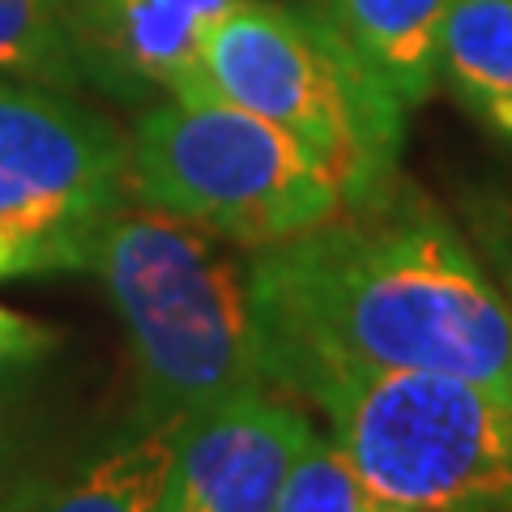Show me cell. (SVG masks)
Listing matches in <instances>:
<instances>
[{"label":"cell","mask_w":512,"mask_h":512,"mask_svg":"<svg viewBox=\"0 0 512 512\" xmlns=\"http://www.w3.org/2000/svg\"><path fill=\"white\" fill-rule=\"evenodd\" d=\"M269 389L295 402L329 380L448 372L512 402V312L474 239L410 180L248 252Z\"/></svg>","instance_id":"1"},{"label":"cell","mask_w":512,"mask_h":512,"mask_svg":"<svg viewBox=\"0 0 512 512\" xmlns=\"http://www.w3.org/2000/svg\"><path fill=\"white\" fill-rule=\"evenodd\" d=\"M90 274L128 338L137 376L128 427L180 431L239 393L269 389L244 248L128 201L94 235Z\"/></svg>","instance_id":"2"},{"label":"cell","mask_w":512,"mask_h":512,"mask_svg":"<svg viewBox=\"0 0 512 512\" xmlns=\"http://www.w3.org/2000/svg\"><path fill=\"white\" fill-rule=\"evenodd\" d=\"M197 90L308 146L338 175L346 205L376 197L402 175L397 158L410 111L350 56L308 0H235L205 35Z\"/></svg>","instance_id":"3"},{"label":"cell","mask_w":512,"mask_h":512,"mask_svg":"<svg viewBox=\"0 0 512 512\" xmlns=\"http://www.w3.org/2000/svg\"><path fill=\"white\" fill-rule=\"evenodd\" d=\"M128 201L256 252L346 210V192L291 133L210 90L163 94L128 133Z\"/></svg>","instance_id":"4"},{"label":"cell","mask_w":512,"mask_h":512,"mask_svg":"<svg viewBox=\"0 0 512 512\" xmlns=\"http://www.w3.org/2000/svg\"><path fill=\"white\" fill-rule=\"evenodd\" d=\"M380 500L406 512H512V402L448 372H372L308 397Z\"/></svg>","instance_id":"5"},{"label":"cell","mask_w":512,"mask_h":512,"mask_svg":"<svg viewBox=\"0 0 512 512\" xmlns=\"http://www.w3.org/2000/svg\"><path fill=\"white\" fill-rule=\"evenodd\" d=\"M128 205V133L43 82H0V222L99 231Z\"/></svg>","instance_id":"6"},{"label":"cell","mask_w":512,"mask_h":512,"mask_svg":"<svg viewBox=\"0 0 512 512\" xmlns=\"http://www.w3.org/2000/svg\"><path fill=\"white\" fill-rule=\"evenodd\" d=\"M312 431L282 389H248L197 414L175 431L158 512H274Z\"/></svg>","instance_id":"7"},{"label":"cell","mask_w":512,"mask_h":512,"mask_svg":"<svg viewBox=\"0 0 512 512\" xmlns=\"http://www.w3.org/2000/svg\"><path fill=\"white\" fill-rule=\"evenodd\" d=\"M235 0H69L86 86L120 103L197 90L201 47Z\"/></svg>","instance_id":"8"},{"label":"cell","mask_w":512,"mask_h":512,"mask_svg":"<svg viewBox=\"0 0 512 512\" xmlns=\"http://www.w3.org/2000/svg\"><path fill=\"white\" fill-rule=\"evenodd\" d=\"M406 111L440 90V30L453 0H308Z\"/></svg>","instance_id":"9"},{"label":"cell","mask_w":512,"mask_h":512,"mask_svg":"<svg viewBox=\"0 0 512 512\" xmlns=\"http://www.w3.org/2000/svg\"><path fill=\"white\" fill-rule=\"evenodd\" d=\"M440 82L512 141V0H453L440 30Z\"/></svg>","instance_id":"10"},{"label":"cell","mask_w":512,"mask_h":512,"mask_svg":"<svg viewBox=\"0 0 512 512\" xmlns=\"http://www.w3.org/2000/svg\"><path fill=\"white\" fill-rule=\"evenodd\" d=\"M171 448V427H128L60 470L35 512H158Z\"/></svg>","instance_id":"11"},{"label":"cell","mask_w":512,"mask_h":512,"mask_svg":"<svg viewBox=\"0 0 512 512\" xmlns=\"http://www.w3.org/2000/svg\"><path fill=\"white\" fill-rule=\"evenodd\" d=\"M0 73L60 90L86 86L69 0H0Z\"/></svg>","instance_id":"12"},{"label":"cell","mask_w":512,"mask_h":512,"mask_svg":"<svg viewBox=\"0 0 512 512\" xmlns=\"http://www.w3.org/2000/svg\"><path fill=\"white\" fill-rule=\"evenodd\" d=\"M274 512H393V504L367 487L338 440L312 431L278 491Z\"/></svg>","instance_id":"13"},{"label":"cell","mask_w":512,"mask_h":512,"mask_svg":"<svg viewBox=\"0 0 512 512\" xmlns=\"http://www.w3.org/2000/svg\"><path fill=\"white\" fill-rule=\"evenodd\" d=\"M94 235L73 227H18L0 222V282L5 278H39V274H73L90 269Z\"/></svg>","instance_id":"14"},{"label":"cell","mask_w":512,"mask_h":512,"mask_svg":"<svg viewBox=\"0 0 512 512\" xmlns=\"http://www.w3.org/2000/svg\"><path fill=\"white\" fill-rule=\"evenodd\" d=\"M60 466L22 427L0 423V512H35Z\"/></svg>","instance_id":"15"},{"label":"cell","mask_w":512,"mask_h":512,"mask_svg":"<svg viewBox=\"0 0 512 512\" xmlns=\"http://www.w3.org/2000/svg\"><path fill=\"white\" fill-rule=\"evenodd\" d=\"M60 329L0 303V372H30L60 350Z\"/></svg>","instance_id":"16"},{"label":"cell","mask_w":512,"mask_h":512,"mask_svg":"<svg viewBox=\"0 0 512 512\" xmlns=\"http://www.w3.org/2000/svg\"><path fill=\"white\" fill-rule=\"evenodd\" d=\"M470 231H474V248L483 252V261L491 265V274L500 282L508 312H512V205L508 201H474Z\"/></svg>","instance_id":"17"},{"label":"cell","mask_w":512,"mask_h":512,"mask_svg":"<svg viewBox=\"0 0 512 512\" xmlns=\"http://www.w3.org/2000/svg\"><path fill=\"white\" fill-rule=\"evenodd\" d=\"M22 372H0V423H9L13 406L22 402Z\"/></svg>","instance_id":"18"},{"label":"cell","mask_w":512,"mask_h":512,"mask_svg":"<svg viewBox=\"0 0 512 512\" xmlns=\"http://www.w3.org/2000/svg\"><path fill=\"white\" fill-rule=\"evenodd\" d=\"M393 512H406V508H393Z\"/></svg>","instance_id":"19"}]
</instances>
